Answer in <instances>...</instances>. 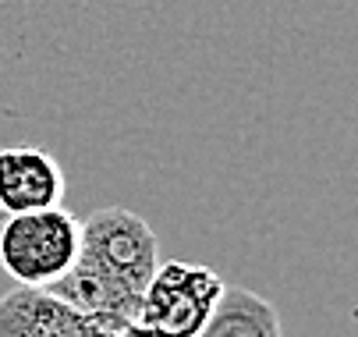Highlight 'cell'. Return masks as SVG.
I'll return each instance as SVG.
<instances>
[{"label":"cell","mask_w":358,"mask_h":337,"mask_svg":"<svg viewBox=\"0 0 358 337\" xmlns=\"http://www.w3.org/2000/svg\"><path fill=\"white\" fill-rule=\"evenodd\" d=\"M157 266L160 245L152 227L138 213L110 206L82 220L78 256L61 280L50 284V292L121 330L135 323L142 292Z\"/></svg>","instance_id":"6da1fadb"},{"label":"cell","mask_w":358,"mask_h":337,"mask_svg":"<svg viewBox=\"0 0 358 337\" xmlns=\"http://www.w3.org/2000/svg\"><path fill=\"white\" fill-rule=\"evenodd\" d=\"M82 242V220L64 206H46L29 213H11L0 227V266L18 284L50 287L61 280Z\"/></svg>","instance_id":"7a4b0ae2"},{"label":"cell","mask_w":358,"mask_h":337,"mask_svg":"<svg viewBox=\"0 0 358 337\" xmlns=\"http://www.w3.org/2000/svg\"><path fill=\"white\" fill-rule=\"evenodd\" d=\"M220 295L224 280L217 270L181 259L160 263L142 292L135 327L157 337H195L206 327Z\"/></svg>","instance_id":"3957f363"},{"label":"cell","mask_w":358,"mask_h":337,"mask_svg":"<svg viewBox=\"0 0 358 337\" xmlns=\"http://www.w3.org/2000/svg\"><path fill=\"white\" fill-rule=\"evenodd\" d=\"M117 327L82 313L50 287L22 284L0 295V337H114Z\"/></svg>","instance_id":"277c9868"},{"label":"cell","mask_w":358,"mask_h":337,"mask_svg":"<svg viewBox=\"0 0 358 337\" xmlns=\"http://www.w3.org/2000/svg\"><path fill=\"white\" fill-rule=\"evenodd\" d=\"M68 178L39 146H0V213H29L61 206Z\"/></svg>","instance_id":"5b68a950"},{"label":"cell","mask_w":358,"mask_h":337,"mask_svg":"<svg viewBox=\"0 0 358 337\" xmlns=\"http://www.w3.org/2000/svg\"><path fill=\"white\" fill-rule=\"evenodd\" d=\"M195 337H284L277 309L248 287H227Z\"/></svg>","instance_id":"8992f818"},{"label":"cell","mask_w":358,"mask_h":337,"mask_svg":"<svg viewBox=\"0 0 358 337\" xmlns=\"http://www.w3.org/2000/svg\"><path fill=\"white\" fill-rule=\"evenodd\" d=\"M114 337H157V334H149V330H142V327H135V323H128V327H121Z\"/></svg>","instance_id":"52a82bcc"}]
</instances>
